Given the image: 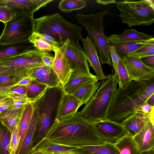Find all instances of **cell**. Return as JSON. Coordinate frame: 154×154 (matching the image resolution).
<instances>
[{"mask_svg": "<svg viewBox=\"0 0 154 154\" xmlns=\"http://www.w3.org/2000/svg\"><path fill=\"white\" fill-rule=\"evenodd\" d=\"M79 102L73 95L63 94L61 99L55 121L60 120L77 112Z\"/></svg>", "mask_w": 154, "mask_h": 154, "instance_id": "20", "label": "cell"}, {"mask_svg": "<svg viewBox=\"0 0 154 154\" xmlns=\"http://www.w3.org/2000/svg\"><path fill=\"white\" fill-rule=\"evenodd\" d=\"M149 120V113H145L140 110L125 119L122 123L128 133L134 137Z\"/></svg>", "mask_w": 154, "mask_h": 154, "instance_id": "19", "label": "cell"}, {"mask_svg": "<svg viewBox=\"0 0 154 154\" xmlns=\"http://www.w3.org/2000/svg\"><path fill=\"white\" fill-rule=\"evenodd\" d=\"M154 55V39L144 44L135 51L128 54L126 56L140 59L145 57Z\"/></svg>", "mask_w": 154, "mask_h": 154, "instance_id": "35", "label": "cell"}, {"mask_svg": "<svg viewBox=\"0 0 154 154\" xmlns=\"http://www.w3.org/2000/svg\"><path fill=\"white\" fill-rule=\"evenodd\" d=\"M121 58L131 81L141 82L154 79V69L146 66L140 59L127 56Z\"/></svg>", "mask_w": 154, "mask_h": 154, "instance_id": "12", "label": "cell"}, {"mask_svg": "<svg viewBox=\"0 0 154 154\" xmlns=\"http://www.w3.org/2000/svg\"><path fill=\"white\" fill-rule=\"evenodd\" d=\"M86 5V1L83 0H62L60 2L58 8L61 11L70 13L82 9Z\"/></svg>", "mask_w": 154, "mask_h": 154, "instance_id": "33", "label": "cell"}, {"mask_svg": "<svg viewBox=\"0 0 154 154\" xmlns=\"http://www.w3.org/2000/svg\"><path fill=\"white\" fill-rule=\"evenodd\" d=\"M139 154H154V148L140 152Z\"/></svg>", "mask_w": 154, "mask_h": 154, "instance_id": "54", "label": "cell"}, {"mask_svg": "<svg viewBox=\"0 0 154 154\" xmlns=\"http://www.w3.org/2000/svg\"><path fill=\"white\" fill-rule=\"evenodd\" d=\"M31 154H46V153L39 151H36L33 152Z\"/></svg>", "mask_w": 154, "mask_h": 154, "instance_id": "55", "label": "cell"}, {"mask_svg": "<svg viewBox=\"0 0 154 154\" xmlns=\"http://www.w3.org/2000/svg\"><path fill=\"white\" fill-rule=\"evenodd\" d=\"M154 94V79L141 82L132 81L127 88L119 87L110 106L107 119L122 123L126 118L141 109Z\"/></svg>", "mask_w": 154, "mask_h": 154, "instance_id": "2", "label": "cell"}, {"mask_svg": "<svg viewBox=\"0 0 154 154\" xmlns=\"http://www.w3.org/2000/svg\"><path fill=\"white\" fill-rule=\"evenodd\" d=\"M109 13L104 10L97 13H78L76 15L78 22L83 26L88 32V36L93 42L99 59L102 65H112L109 52L110 45L107 37L104 32L103 20L104 17Z\"/></svg>", "mask_w": 154, "mask_h": 154, "instance_id": "6", "label": "cell"}, {"mask_svg": "<svg viewBox=\"0 0 154 154\" xmlns=\"http://www.w3.org/2000/svg\"><path fill=\"white\" fill-rule=\"evenodd\" d=\"M98 81L87 84L70 94L79 100L80 107L86 104L95 93L100 84Z\"/></svg>", "mask_w": 154, "mask_h": 154, "instance_id": "25", "label": "cell"}, {"mask_svg": "<svg viewBox=\"0 0 154 154\" xmlns=\"http://www.w3.org/2000/svg\"><path fill=\"white\" fill-rule=\"evenodd\" d=\"M34 48L42 51L49 52L53 51L54 47L44 39L39 36L35 32H33L28 39Z\"/></svg>", "mask_w": 154, "mask_h": 154, "instance_id": "34", "label": "cell"}, {"mask_svg": "<svg viewBox=\"0 0 154 154\" xmlns=\"http://www.w3.org/2000/svg\"><path fill=\"white\" fill-rule=\"evenodd\" d=\"M118 82V78L114 74L106 76L101 80L95 93L80 111L82 116L92 123L107 119Z\"/></svg>", "mask_w": 154, "mask_h": 154, "instance_id": "4", "label": "cell"}, {"mask_svg": "<svg viewBox=\"0 0 154 154\" xmlns=\"http://www.w3.org/2000/svg\"><path fill=\"white\" fill-rule=\"evenodd\" d=\"M35 32L37 33L38 35L44 39L51 45L54 49L58 48L62 45L54 38L51 36L45 33Z\"/></svg>", "mask_w": 154, "mask_h": 154, "instance_id": "44", "label": "cell"}, {"mask_svg": "<svg viewBox=\"0 0 154 154\" xmlns=\"http://www.w3.org/2000/svg\"><path fill=\"white\" fill-rule=\"evenodd\" d=\"M114 144L120 154H139L140 153L133 137L128 133Z\"/></svg>", "mask_w": 154, "mask_h": 154, "instance_id": "27", "label": "cell"}, {"mask_svg": "<svg viewBox=\"0 0 154 154\" xmlns=\"http://www.w3.org/2000/svg\"><path fill=\"white\" fill-rule=\"evenodd\" d=\"M11 103V110H16L23 108L29 100L26 95L8 93Z\"/></svg>", "mask_w": 154, "mask_h": 154, "instance_id": "37", "label": "cell"}, {"mask_svg": "<svg viewBox=\"0 0 154 154\" xmlns=\"http://www.w3.org/2000/svg\"><path fill=\"white\" fill-rule=\"evenodd\" d=\"M21 79L19 77L14 75H5L0 77V87L15 85Z\"/></svg>", "mask_w": 154, "mask_h": 154, "instance_id": "41", "label": "cell"}, {"mask_svg": "<svg viewBox=\"0 0 154 154\" xmlns=\"http://www.w3.org/2000/svg\"><path fill=\"white\" fill-rule=\"evenodd\" d=\"M37 120V112L35 103L34 109L32 119L18 154L32 153V140Z\"/></svg>", "mask_w": 154, "mask_h": 154, "instance_id": "24", "label": "cell"}, {"mask_svg": "<svg viewBox=\"0 0 154 154\" xmlns=\"http://www.w3.org/2000/svg\"><path fill=\"white\" fill-rule=\"evenodd\" d=\"M93 123L98 134L105 142L115 144L128 134L122 123L106 119Z\"/></svg>", "mask_w": 154, "mask_h": 154, "instance_id": "11", "label": "cell"}, {"mask_svg": "<svg viewBox=\"0 0 154 154\" xmlns=\"http://www.w3.org/2000/svg\"><path fill=\"white\" fill-rule=\"evenodd\" d=\"M27 87L24 86H16L12 88L10 90L9 93L26 95Z\"/></svg>", "mask_w": 154, "mask_h": 154, "instance_id": "47", "label": "cell"}, {"mask_svg": "<svg viewBox=\"0 0 154 154\" xmlns=\"http://www.w3.org/2000/svg\"><path fill=\"white\" fill-rule=\"evenodd\" d=\"M98 80L95 75L72 71L67 83L63 87L64 93L71 94L90 83Z\"/></svg>", "mask_w": 154, "mask_h": 154, "instance_id": "18", "label": "cell"}, {"mask_svg": "<svg viewBox=\"0 0 154 154\" xmlns=\"http://www.w3.org/2000/svg\"><path fill=\"white\" fill-rule=\"evenodd\" d=\"M16 14L12 9L6 6L0 5V21L4 24L11 20Z\"/></svg>", "mask_w": 154, "mask_h": 154, "instance_id": "40", "label": "cell"}, {"mask_svg": "<svg viewBox=\"0 0 154 154\" xmlns=\"http://www.w3.org/2000/svg\"><path fill=\"white\" fill-rule=\"evenodd\" d=\"M154 106H153L149 113V117L150 121L154 124Z\"/></svg>", "mask_w": 154, "mask_h": 154, "instance_id": "52", "label": "cell"}, {"mask_svg": "<svg viewBox=\"0 0 154 154\" xmlns=\"http://www.w3.org/2000/svg\"><path fill=\"white\" fill-rule=\"evenodd\" d=\"M35 102H29L25 106L20 122V140L16 154H18L30 124L34 112Z\"/></svg>", "mask_w": 154, "mask_h": 154, "instance_id": "22", "label": "cell"}, {"mask_svg": "<svg viewBox=\"0 0 154 154\" xmlns=\"http://www.w3.org/2000/svg\"><path fill=\"white\" fill-rule=\"evenodd\" d=\"M16 86V84L10 86L0 87V96L8 95L10 90Z\"/></svg>", "mask_w": 154, "mask_h": 154, "instance_id": "49", "label": "cell"}, {"mask_svg": "<svg viewBox=\"0 0 154 154\" xmlns=\"http://www.w3.org/2000/svg\"><path fill=\"white\" fill-rule=\"evenodd\" d=\"M34 81L32 78L30 76H26L23 78L18 83L17 86H24L27 87L28 85Z\"/></svg>", "mask_w": 154, "mask_h": 154, "instance_id": "48", "label": "cell"}, {"mask_svg": "<svg viewBox=\"0 0 154 154\" xmlns=\"http://www.w3.org/2000/svg\"><path fill=\"white\" fill-rule=\"evenodd\" d=\"M153 39L154 38L147 41L118 42L111 44L114 47L119 56L122 57L135 51Z\"/></svg>", "mask_w": 154, "mask_h": 154, "instance_id": "26", "label": "cell"}, {"mask_svg": "<svg viewBox=\"0 0 154 154\" xmlns=\"http://www.w3.org/2000/svg\"><path fill=\"white\" fill-rule=\"evenodd\" d=\"M33 48V45L29 40L15 44H0V61L3 59L17 55Z\"/></svg>", "mask_w": 154, "mask_h": 154, "instance_id": "23", "label": "cell"}, {"mask_svg": "<svg viewBox=\"0 0 154 154\" xmlns=\"http://www.w3.org/2000/svg\"><path fill=\"white\" fill-rule=\"evenodd\" d=\"M34 24L33 14L16 13L11 20L4 23L0 44H13L28 41L34 32Z\"/></svg>", "mask_w": 154, "mask_h": 154, "instance_id": "8", "label": "cell"}, {"mask_svg": "<svg viewBox=\"0 0 154 154\" xmlns=\"http://www.w3.org/2000/svg\"><path fill=\"white\" fill-rule=\"evenodd\" d=\"M152 106L146 103L142 106L140 110L145 113L148 114L150 111Z\"/></svg>", "mask_w": 154, "mask_h": 154, "instance_id": "50", "label": "cell"}, {"mask_svg": "<svg viewBox=\"0 0 154 154\" xmlns=\"http://www.w3.org/2000/svg\"><path fill=\"white\" fill-rule=\"evenodd\" d=\"M154 38L152 35H147L133 28L126 29L121 34H113L108 37L109 43L118 42H137L148 41Z\"/></svg>", "mask_w": 154, "mask_h": 154, "instance_id": "21", "label": "cell"}, {"mask_svg": "<svg viewBox=\"0 0 154 154\" xmlns=\"http://www.w3.org/2000/svg\"><path fill=\"white\" fill-rule=\"evenodd\" d=\"M45 52L33 48L17 55L2 59L0 61V66L25 69L44 65L42 57Z\"/></svg>", "mask_w": 154, "mask_h": 154, "instance_id": "9", "label": "cell"}, {"mask_svg": "<svg viewBox=\"0 0 154 154\" xmlns=\"http://www.w3.org/2000/svg\"><path fill=\"white\" fill-rule=\"evenodd\" d=\"M25 106L19 109L9 110L0 116V121L11 133L20 122Z\"/></svg>", "mask_w": 154, "mask_h": 154, "instance_id": "28", "label": "cell"}, {"mask_svg": "<svg viewBox=\"0 0 154 154\" xmlns=\"http://www.w3.org/2000/svg\"><path fill=\"white\" fill-rule=\"evenodd\" d=\"M97 3L103 5H107L110 4L116 3L117 1L115 0H98L96 1Z\"/></svg>", "mask_w": 154, "mask_h": 154, "instance_id": "51", "label": "cell"}, {"mask_svg": "<svg viewBox=\"0 0 154 154\" xmlns=\"http://www.w3.org/2000/svg\"><path fill=\"white\" fill-rule=\"evenodd\" d=\"M109 52L112 59V65L115 71L114 75L118 78V65L119 57L112 45L109 47Z\"/></svg>", "mask_w": 154, "mask_h": 154, "instance_id": "42", "label": "cell"}, {"mask_svg": "<svg viewBox=\"0 0 154 154\" xmlns=\"http://www.w3.org/2000/svg\"><path fill=\"white\" fill-rule=\"evenodd\" d=\"M87 60L95 73L98 80H102L106 76L102 70L97 51L93 41L88 35L81 40Z\"/></svg>", "mask_w": 154, "mask_h": 154, "instance_id": "16", "label": "cell"}, {"mask_svg": "<svg viewBox=\"0 0 154 154\" xmlns=\"http://www.w3.org/2000/svg\"><path fill=\"white\" fill-rule=\"evenodd\" d=\"M11 133L0 121V154H10Z\"/></svg>", "mask_w": 154, "mask_h": 154, "instance_id": "32", "label": "cell"}, {"mask_svg": "<svg viewBox=\"0 0 154 154\" xmlns=\"http://www.w3.org/2000/svg\"><path fill=\"white\" fill-rule=\"evenodd\" d=\"M118 84L119 87L124 89L128 86L131 81L125 65L119 57L118 65Z\"/></svg>", "mask_w": 154, "mask_h": 154, "instance_id": "36", "label": "cell"}, {"mask_svg": "<svg viewBox=\"0 0 154 154\" xmlns=\"http://www.w3.org/2000/svg\"><path fill=\"white\" fill-rule=\"evenodd\" d=\"M146 103L152 106H154V94L149 97Z\"/></svg>", "mask_w": 154, "mask_h": 154, "instance_id": "53", "label": "cell"}, {"mask_svg": "<svg viewBox=\"0 0 154 154\" xmlns=\"http://www.w3.org/2000/svg\"><path fill=\"white\" fill-rule=\"evenodd\" d=\"M42 59L45 65L48 67H52L54 57L48 52H45L42 56Z\"/></svg>", "mask_w": 154, "mask_h": 154, "instance_id": "45", "label": "cell"}, {"mask_svg": "<svg viewBox=\"0 0 154 154\" xmlns=\"http://www.w3.org/2000/svg\"><path fill=\"white\" fill-rule=\"evenodd\" d=\"M53 0H0V5L7 6L16 13L34 14Z\"/></svg>", "mask_w": 154, "mask_h": 154, "instance_id": "14", "label": "cell"}, {"mask_svg": "<svg viewBox=\"0 0 154 154\" xmlns=\"http://www.w3.org/2000/svg\"><path fill=\"white\" fill-rule=\"evenodd\" d=\"M53 51L54 55L52 67L63 87L68 82L73 70L69 61L60 47Z\"/></svg>", "mask_w": 154, "mask_h": 154, "instance_id": "13", "label": "cell"}, {"mask_svg": "<svg viewBox=\"0 0 154 154\" xmlns=\"http://www.w3.org/2000/svg\"><path fill=\"white\" fill-rule=\"evenodd\" d=\"M34 81L38 83L45 85L49 88L63 87L52 67H48Z\"/></svg>", "mask_w": 154, "mask_h": 154, "instance_id": "29", "label": "cell"}, {"mask_svg": "<svg viewBox=\"0 0 154 154\" xmlns=\"http://www.w3.org/2000/svg\"><path fill=\"white\" fill-rule=\"evenodd\" d=\"M154 55L149 56L141 58V61L147 66L154 69Z\"/></svg>", "mask_w": 154, "mask_h": 154, "instance_id": "46", "label": "cell"}, {"mask_svg": "<svg viewBox=\"0 0 154 154\" xmlns=\"http://www.w3.org/2000/svg\"><path fill=\"white\" fill-rule=\"evenodd\" d=\"M28 69H15L13 68L0 66V77L5 75H14L21 79L29 76Z\"/></svg>", "mask_w": 154, "mask_h": 154, "instance_id": "38", "label": "cell"}, {"mask_svg": "<svg viewBox=\"0 0 154 154\" xmlns=\"http://www.w3.org/2000/svg\"><path fill=\"white\" fill-rule=\"evenodd\" d=\"M133 138L139 152L154 148V125L147 122Z\"/></svg>", "mask_w": 154, "mask_h": 154, "instance_id": "17", "label": "cell"}, {"mask_svg": "<svg viewBox=\"0 0 154 154\" xmlns=\"http://www.w3.org/2000/svg\"><path fill=\"white\" fill-rule=\"evenodd\" d=\"M39 151L45 153L60 154H91L81 148L68 146L57 144L44 139L32 150V152Z\"/></svg>", "mask_w": 154, "mask_h": 154, "instance_id": "15", "label": "cell"}, {"mask_svg": "<svg viewBox=\"0 0 154 154\" xmlns=\"http://www.w3.org/2000/svg\"><path fill=\"white\" fill-rule=\"evenodd\" d=\"M82 28L69 22L58 13L35 19L34 32L51 36L61 45L68 39L79 44Z\"/></svg>", "mask_w": 154, "mask_h": 154, "instance_id": "5", "label": "cell"}, {"mask_svg": "<svg viewBox=\"0 0 154 154\" xmlns=\"http://www.w3.org/2000/svg\"><path fill=\"white\" fill-rule=\"evenodd\" d=\"M63 94L62 86L48 87L35 101L38 120L32 140V152L45 138L49 129L54 123Z\"/></svg>", "mask_w": 154, "mask_h": 154, "instance_id": "3", "label": "cell"}, {"mask_svg": "<svg viewBox=\"0 0 154 154\" xmlns=\"http://www.w3.org/2000/svg\"><path fill=\"white\" fill-rule=\"evenodd\" d=\"M46 154H59V153H46Z\"/></svg>", "mask_w": 154, "mask_h": 154, "instance_id": "56", "label": "cell"}, {"mask_svg": "<svg viewBox=\"0 0 154 154\" xmlns=\"http://www.w3.org/2000/svg\"><path fill=\"white\" fill-rule=\"evenodd\" d=\"M48 87L34 81L27 86L26 95L29 101L35 102L45 92Z\"/></svg>", "mask_w": 154, "mask_h": 154, "instance_id": "31", "label": "cell"}, {"mask_svg": "<svg viewBox=\"0 0 154 154\" xmlns=\"http://www.w3.org/2000/svg\"><path fill=\"white\" fill-rule=\"evenodd\" d=\"M69 61L73 71L91 75L84 50L75 42L67 39L60 46Z\"/></svg>", "mask_w": 154, "mask_h": 154, "instance_id": "10", "label": "cell"}, {"mask_svg": "<svg viewBox=\"0 0 154 154\" xmlns=\"http://www.w3.org/2000/svg\"><path fill=\"white\" fill-rule=\"evenodd\" d=\"M20 122V121L16 126L13 131L11 133V137L10 144V154H16L18 146L20 140L19 136Z\"/></svg>", "mask_w": 154, "mask_h": 154, "instance_id": "39", "label": "cell"}, {"mask_svg": "<svg viewBox=\"0 0 154 154\" xmlns=\"http://www.w3.org/2000/svg\"><path fill=\"white\" fill-rule=\"evenodd\" d=\"M154 1L123 0L117 2L119 16L128 26H148L154 23Z\"/></svg>", "mask_w": 154, "mask_h": 154, "instance_id": "7", "label": "cell"}, {"mask_svg": "<svg viewBox=\"0 0 154 154\" xmlns=\"http://www.w3.org/2000/svg\"><path fill=\"white\" fill-rule=\"evenodd\" d=\"M81 148L91 154H120L114 144L106 142L101 144L87 146Z\"/></svg>", "mask_w": 154, "mask_h": 154, "instance_id": "30", "label": "cell"}, {"mask_svg": "<svg viewBox=\"0 0 154 154\" xmlns=\"http://www.w3.org/2000/svg\"><path fill=\"white\" fill-rule=\"evenodd\" d=\"M11 108V100L9 96L8 95L0 96V116Z\"/></svg>", "mask_w": 154, "mask_h": 154, "instance_id": "43", "label": "cell"}, {"mask_svg": "<svg viewBox=\"0 0 154 154\" xmlns=\"http://www.w3.org/2000/svg\"><path fill=\"white\" fill-rule=\"evenodd\" d=\"M45 139L57 144L80 148L105 142L94 123L84 118L80 112L55 121Z\"/></svg>", "mask_w": 154, "mask_h": 154, "instance_id": "1", "label": "cell"}]
</instances>
